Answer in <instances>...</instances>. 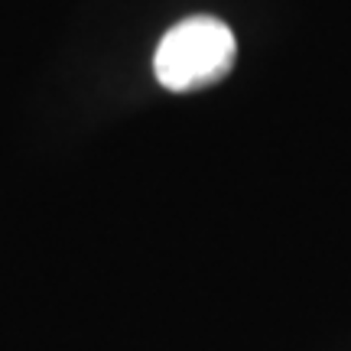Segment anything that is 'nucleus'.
Listing matches in <instances>:
<instances>
[{
    "instance_id": "obj_1",
    "label": "nucleus",
    "mask_w": 351,
    "mask_h": 351,
    "mask_svg": "<svg viewBox=\"0 0 351 351\" xmlns=\"http://www.w3.org/2000/svg\"><path fill=\"white\" fill-rule=\"evenodd\" d=\"M238 39L215 16H189L176 23L156 46L153 72L169 91H199L231 72Z\"/></svg>"
}]
</instances>
